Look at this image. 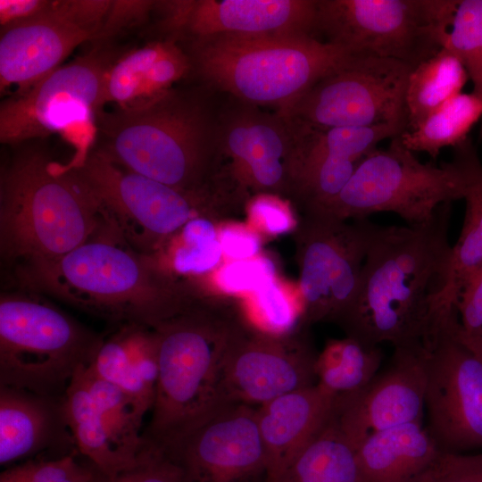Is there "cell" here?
I'll return each instance as SVG.
<instances>
[{"label":"cell","instance_id":"cell-25","mask_svg":"<svg viewBox=\"0 0 482 482\" xmlns=\"http://www.w3.org/2000/svg\"><path fill=\"white\" fill-rule=\"evenodd\" d=\"M468 174L462 229L452 247L446 287L440 298L443 317L456 312V303L470 276L482 264V164L470 138L456 146Z\"/></svg>","mask_w":482,"mask_h":482},{"label":"cell","instance_id":"cell-39","mask_svg":"<svg viewBox=\"0 0 482 482\" xmlns=\"http://www.w3.org/2000/svg\"><path fill=\"white\" fill-rule=\"evenodd\" d=\"M256 296L264 321L271 330L284 332L293 326L294 309L274 280L259 289Z\"/></svg>","mask_w":482,"mask_h":482},{"label":"cell","instance_id":"cell-45","mask_svg":"<svg viewBox=\"0 0 482 482\" xmlns=\"http://www.w3.org/2000/svg\"><path fill=\"white\" fill-rule=\"evenodd\" d=\"M52 1L46 0H1V29L24 22L46 12Z\"/></svg>","mask_w":482,"mask_h":482},{"label":"cell","instance_id":"cell-21","mask_svg":"<svg viewBox=\"0 0 482 482\" xmlns=\"http://www.w3.org/2000/svg\"><path fill=\"white\" fill-rule=\"evenodd\" d=\"M63 396V395H62ZM62 396L0 386V464L11 466L47 450L79 452L63 415Z\"/></svg>","mask_w":482,"mask_h":482},{"label":"cell","instance_id":"cell-30","mask_svg":"<svg viewBox=\"0 0 482 482\" xmlns=\"http://www.w3.org/2000/svg\"><path fill=\"white\" fill-rule=\"evenodd\" d=\"M482 117V99L473 93H460L431 112L415 129L400 135L411 152H425L436 159L447 146L456 147Z\"/></svg>","mask_w":482,"mask_h":482},{"label":"cell","instance_id":"cell-36","mask_svg":"<svg viewBox=\"0 0 482 482\" xmlns=\"http://www.w3.org/2000/svg\"><path fill=\"white\" fill-rule=\"evenodd\" d=\"M275 266L267 258L240 260L225 266L218 275L220 287L228 293L257 292L274 280Z\"/></svg>","mask_w":482,"mask_h":482},{"label":"cell","instance_id":"cell-10","mask_svg":"<svg viewBox=\"0 0 482 482\" xmlns=\"http://www.w3.org/2000/svg\"><path fill=\"white\" fill-rule=\"evenodd\" d=\"M411 70L395 60L351 55L284 117L318 129L396 125L406 131L405 92Z\"/></svg>","mask_w":482,"mask_h":482},{"label":"cell","instance_id":"cell-17","mask_svg":"<svg viewBox=\"0 0 482 482\" xmlns=\"http://www.w3.org/2000/svg\"><path fill=\"white\" fill-rule=\"evenodd\" d=\"M304 250L301 289L312 320L338 319L351 303L368 251L381 225L357 219L351 226L321 212Z\"/></svg>","mask_w":482,"mask_h":482},{"label":"cell","instance_id":"cell-11","mask_svg":"<svg viewBox=\"0 0 482 482\" xmlns=\"http://www.w3.org/2000/svg\"><path fill=\"white\" fill-rule=\"evenodd\" d=\"M316 32L351 55L395 60L411 69L442 48L434 0H319Z\"/></svg>","mask_w":482,"mask_h":482},{"label":"cell","instance_id":"cell-22","mask_svg":"<svg viewBox=\"0 0 482 482\" xmlns=\"http://www.w3.org/2000/svg\"><path fill=\"white\" fill-rule=\"evenodd\" d=\"M336 396L316 384L257 407L268 465L266 482L284 473L321 431L332 415Z\"/></svg>","mask_w":482,"mask_h":482},{"label":"cell","instance_id":"cell-29","mask_svg":"<svg viewBox=\"0 0 482 482\" xmlns=\"http://www.w3.org/2000/svg\"><path fill=\"white\" fill-rule=\"evenodd\" d=\"M272 482H361L355 451L333 414L286 471Z\"/></svg>","mask_w":482,"mask_h":482},{"label":"cell","instance_id":"cell-35","mask_svg":"<svg viewBox=\"0 0 482 482\" xmlns=\"http://www.w3.org/2000/svg\"><path fill=\"white\" fill-rule=\"evenodd\" d=\"M145 441L135 466L112 478H106L110 482H181V469L171 455L163 448Z\"/></svg>","mask_w":482,"mask_h":482},{"label":"cell","instance_id":"cell-4","mask_svg":"<svg viewBox=\"0 0 482 482\" xmlns=\"http://www.w3.org/2000/svg\"><path fill=\"white\" fill-rule=\"evenodd\" d=\"M191 63L211 87L284 116L351 54L313 36L217 37L193 41Z\"/></svg>","mask_w":482,"mask_h":482},{"label":"cell","instance_id":"cell-1","mask_svg":"<svg viewBox=\"0 0 482 482\" xmlns=\"http://www.w3.org/2000/svg\"><path fill=\"white\" fill-rule=\"evenodd\" d=\"M452 203L426 223L381 226L365 258L356 293L338 318L368 346L428 345L448 321L440 298L450 270Z\"/></svg>","mask_w":482,"mask_h":482},{"label":"cell","instance_id":"cell-13","mask_svg":"<svg viewBox=\"0 0 482 482\" xmlns=\"http://www.w3.org/2000/svg\"><path fill=\"white\" fill-rule=\"evenodd\" d=\"M453 315L427 348L426 428L438 449L482 448V362L457 337Z\"/></svg>","mask_w":482,"mask_h":482},{"label":"cell","instance_id":"cell-3","mask_svg":"<svg viewBox=\"0 0 482 482\" xmlns=\"http://www.w3.org/2000/svg\"><path fill=\"white\" fill-rule=\"evenodd\" d=\"M107 223L75 167L31 152L18 155L1 173V254L17 264L58 259Z\"/></svg>","mask_w":482,"mask_h":482},{"label":"cell","instance_id":"cell-18","mask_svg":"<svg viewBox=\"0 0 482 482\" xmlns=\"http://www.w3.org/2000/svg\"><path fill=\"white\" fill-rule=\"evenodd\" d=\"M90 39H95V34L62 14L54 1L44 13L1 29V94L10 87H14L13 95L29 90Z\"/></svg>","mask_w":482,"mask_h":482},{"label":"cell","instance_id":"cell-37","mask_svg":"<svg viewBox=\"0 0 482 482\" xmlns=\"http://www.w3.org/2000/svg\"><path fill=\"white\" fill-rule=\"evenodd\" d=\"M419 482H482V452H441Z\"/></svg>","mask_w":482,"mask_h":482},{"label":"cell","instance_id":"cell-7","mask_svg":"<svg viewBox=\"0 0 482 482\" xmlns=\"http://www.w3.org/2000/svg\"><path fill=\"white\" fill-rule=\"evenodd\" d=\"M104 339L37 293H3L0 386L61 397Z\"/></svg>","mask_w":482,"mask_h":482},{"label":"cell","instance_id":"cell-28","mask_svg":"<svg viewBox=\"0 0 482 482\" xmlns=\"http://www.w3.org/2000/svg\"><path fill=\"white\" fill-rule=\"evenodd\" d=\"M468 79L463 64L445 48L412 69L405 92L406 131L415 129L431 112L461 93Z\"/></svg>","mask_w":482,"mask_h":482},{"label":"cell","instance_id":"cell-33","mask_svg":"<svg viewBox=\"0 0 482 482\" xmlns=\"http://www.w3.org/2000/svg\"><path fill=\"white\" fill-rule=\"evenodd\" d=\"M88 367L100 378L119 386L130 398L137 417L143 421L145 414L152 410L155 391L135 375L120 330L104 339Z\"/></svg>","mask_w":482,"mask_h":482},{"label":"cell","instance_id":"cell-23","mask_svg":"<svg viewBox=\"0 0 482 482\" xmlns=\"http://www.w3.org/2000/svg\"><path fill=\"white\" fill-rule=\"evenodd\" d=\"M192 68L173 38L150 42L112 62L104 84V103L134 111L160 99Z\"/></svg>","mask_w":482,"mask_h":482},{"label":"cell","instance_id":"cell-15","mask_svg":"<svg viewBox=\"0 0 482 482\" xmlns=\"http://www.w3.org/2000/svg\"><path fill=\"white\" fill-rule=\"evenodd\" d=\"M162 27L177 40L217 37L313 36L314 0L155 1Z\"/></svg>","mask_w":482,"mask_h":482},{"label":"cell","instance_id":"cell-5","mask_svg":"<svg viewBox=\"0 0 482 482\" xmlns=\"http://www.w3.org/2000/svg\"><path fill=\"white\" fill-rule=\"evenodd\" d=\"M158 378L144 438L168 450L221 403L230 338L193 315L178 314L153 328Z\"/></svg>","mask_w":482,"mask_h":482},{"label":"cell","instance_id":"cell-12","mask_svg":"<svg viewBox=\"0 0 482 482\" xmlns=\"http://www.w3.org/2000/svg\"><path fill=\"white\" fill-rule=\"evenodd\" d=\"M75 168L96 196L107 221L139 252L146 253L156 239L175 232L193 218L191 190L133 172L101 149L91 151Z\"/></svg>","mask_w":482,"mask_h":482},{"label":"cell","instance_id":"cell-38","mask_svg":"<svg viewBox=\"0 0 482 482\" xmlns=\"http://www.w3.org/2000/svg\"><path fill=\"white\" fill-rule=\"evenodd\" d=\"M155 1L112 0L109 12L96 39L107 38L143 23L154 10Z\"/></svg>","mask_w":482,"mask_h":482},{"label":"cell","instance_id":"cell-6","mask_svg":"<svg viewBox=\"0 0 482 482\" xmlns=\"http://www.w3.org/2000/svg\"><path fill=\"white\" fill-rule=\"evenodd\" d=\"M106 148L124 168L165 185L190 190L218 144V120L204 104L174 90L134 111L98 115Z\"/></svg>","mask_w":482,"mask_h":482},{"label":"cell","instance_id":"cell-44","mask_svg":"<svg viewBox=\"0 0 482 482\" xmlns=\"http://www.w3.org/2000/svg\"><path fill=\"white\" fill-rule=\"evenodd\" d=\"M222 252L229 257L245 260L254 256L260 250V239L250 231L238 228H226L220 235Z\"/></svg>","mask_w":482,"mask_h":482},{"label":"cell","instance_id":"cell-46","mask_svg":"<svg viewBox=\"0 0 482 482\" xmlns=\"http://www.w3.org/2000/svg\"><path fill=\"white\" fill-rule=\"evenodd\" d=\"M469 349L482 362V345Z\"/></svg>","mask_w":482,"mask_h":482},{"label":"cell","instance_id":"cell-19","mask_svg":"<svg viewBox=\"0 0 482 482\" xmlns=\"http://www.w3.org/2000/svg\"><path fill=\"white\" fill-rule=\"evenodd\" d=\"M303 127L284 116L238 102L218 119V143L232 157L245 179L274 187L283 179V160L299 152Z\"/></svg>","mask_w":482,"mask_h":482},{"label":"cell","instance_id":"cell-2","mask_svg":"<svg viewBox=\"0 0 482 482\" xmlns=\"http://www.w3.org/2000/svg\"><path fill=\"white\" fill-rule=\"evenodd\" d=\"M15 272L30 292L123 326L154 328L181 312L151 258L110 223L63 256L17 264Z\"/></svg>","mask_w":482,"mask_h":482},{"label":"cell","instance_id":"cell-40","mask_svg":"<svg viewBox=\"0 0 482 482\" xmlns=\"http://www.w3.org/2000/svg\"><path fill=\"white\" fill-rule=\"evenodd\" d=\"M177 250L174 267L180 273H203L214 268L220 260L222 248L219 239L186 242Z\"/></svg>","mask_w":482,"mask_h":482},{"label":"cell","instance_id":"cell-42","mask_svg":"<svg viewBox=\"0 0 482 482\" xmlns=\"http://www.w3.org/2000/svg\"><path fill=\"white\" fill-rule=\"evenodd\" d=\"M112 0L54 1V7L73 23L95 34V39L109 12Z\"/></svg>","mask_w":482,"mask_h":482},{"label":"cell","instance_id":"cell-24","mask_svg":"<svg viewBox=\"0 0 482 482\" xmlns=\"http://www.w3.org/2000/svg\"><path fill=\"white\" fill-rule=\"evenodd\" d=\"M354 451L361 482H419L440 453L422 422L375 433Z\"/></svg>","mask_w":482,"mask_h":482},{"label":"cell","instance_id":"cell-16","mask_svg":"<svg viewBox=\"0 0 482 482\" xmlns=\"http://www.w3.org/2000/svg\"><path fill=\"white\" fill-rule=\"evenodd\" d=\"M427 348L395 347L386 369L362 388L337 395L333 418L355 450L368 436L396 426L422 422Z\"/></svg>","mask_w":482,"mask_h":482},{"label":"cell","instance_id":"cell-14","mask_svg":"<svg viewBox=\"0 0 482 482\" xmlns=\"http://www.w3.org/2000/svg\"><path fill=\"white\" fill-rule=\"evenodd\" d=\"M181 482H266L268 465L257 408L227 402L165 450Z\"/></svg>","mask_w":482,"mask_h":482},{"label":"cell","instance_id":"cell-27","mask_svg":"<svg viewBox=\"0 0 482 482\" xmlns=\"http://www.w3.org/2000/svg\"><path fill=\"white\" fill-rule=\"evenodd\" d=\"M437 40L454 54L482 99V0H434Z\"/></svg>","mask_w":482,"mask_h":482},{"label":"cell","instance_id":"cell-31","mask_svg":"<svg viewBox=\"0 0 482 482\" xmlns=\"http://www.w3.org/2000/svg\"><path fill=\"white\" fill-rule=\"evenodd\" d=\"M382 359L379 346H368L349 337L329 341L316 358L317 384L335 395L357 391L376 376Z\"/></svg>","mask_w":482,"mask_h":482},{"label":"cell","instance_id":"cell-20","mask_svg":"<svg viewBox=\"0 0 482 482\" xmlns=\"http://www.w3.org/2000/svg\"><path fill=\"white\" fill-rule=\"evenodd\" d=\"M317 356L265 341L230 342L223 371L226 402L259 407L317 384Z\"/></svg>","mask_w":482,"mask_h":482},{"label":"cell","instance_id":"cell-26","mask_svg":"<svg viewBox=\"0 0 482 482\" xmlns=\"http://www.w3.org/2000/svg\"><path fill=\"white\" fill-rule=\"evenodd\" d=\"M63 415L77 450L102 476L112 478L137 462L112 445L104 423L83 382L79 369L62 396Z\"/></svg>","mask_w":482,"mask_h":482},{"label":"cell","instance_id":"cell-41","mask_svg":"<svg viewBox=\"0 0 482 482\" xmlns=\"http://www.w3.org/2000/svg\"><path fill=\"white\" fill-rule=\"evenodd\" d=\"M461 331L466 334L482 328V264L466 281L456 303Z\"/></svg>","mask_w":482,"mask_h":482},{"label":"cell","instance_id":"cell-32","mask_svg":"<svg viewBox=\"0 0 482 482\" xmlns=\"http://www.w3.org/2000/svg\"><path fill=\"white\" fill-rule=\"evenodd\" d=\"M79 373L112 445L124 457L136 461L145 441L141 432L143 421L137 417L132 401L88 366L79 368Z\"/></svg>","mask_w":482,"mask_h":482},{"label":"cell","instance_id":"cell-34","mask_svg":"<svg viewBox=\"0 0 482 482\" xmlns=\"http://www.w3.org/2000/svg\"><path fill=\"white\" fill-rule=\"evenodd\" d=\"M77 453L12 465L1 472L0 482H96L95 469L80 464Z\"/></svg>","mask_w":482,"mask_h":482},{"label":"cell","instance_id":"cell-47","mask_svg":"<svg viewBox=\"0 0 482 482\" xmlns=\"http://www.w3.org/2000/svg\"><path fill=\"white\" fill-rule=\"evenodd\" d=\"M95 471H96V482H110L106 478L99 474L96 470Z\"/></svg>","mask_w":482,"mask_h":482},{"label":"cell","instance_id":"cell-8","mask_svg":"<svg viewBox=\"0 0 482 482\" xmlns=\"http://www.w3.org/2000/svg\"><path fill=\"white\" fill-rule=\"evenodd\" d=\"M467 187V170L459 151L452 162L440 166L422 163L399 135L385 150L368 154L340 194L321 211L356 220L388 212L410 226L420 225L440 205L464 199Z\"/></svg>","mask_w":482,"mask_h":482},{"label":"cell","instance_id":"cell-9","mask_svg":"<svg viewBox=\"0 0 482 482\" xmlns=\"http://www.w3.org/2000/svg\"><path fill=\"white\" fill-rule=\"evenodd\" d=\"M111 62L99 53L62 65L29 90L0 105V141L16 145L59 135L75 149L68 164L80 166L96 138Z\"/></svg>","mask_w":482,"mask_h":482},{"label":"cell","instance_id":"cell-43","mask_svg":"<svg viewBox=\"0 0 482 482\" xmlns=\"http://www.w3.org/2000/svg\"><path fill=\"white\" fill-rule=\"evenodd\" d=\"M250 213L270 233L281 234L291 227L290 215L285 204L271 195L256 197L250 205Z\"/></svg>","mask_w":482,"mask_h":482}]
</instances>
